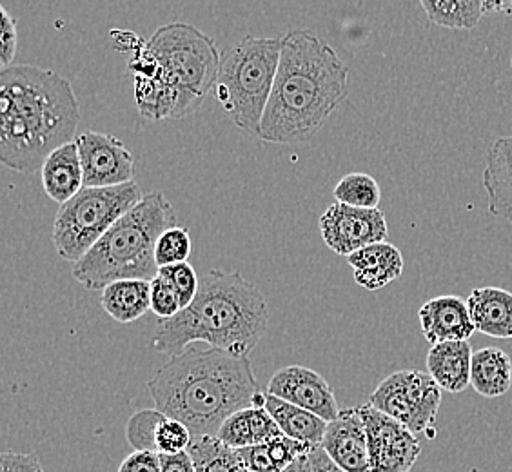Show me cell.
<instances>
[{
    "label": "cell",
    "instance_id": "6da1fadb",
    "mask_svg": "<svg viewBox=\"0 0 512 472\" xmlns=\"http://www.w3.org/2000/svg\"><path fill=\"white\" fill-rule=\"evenodd\" d=\"M148 391L158 411L188 427L193 438L217 436L229 416L246 407H264L247 356L222 349L189 345L171 356L148 382Z\"/></svg>",
    "mask_w": 512,
    "mask_h": 472
},
{
    "label": "cell",
    "instance_id": "7a4b0ae2",
    "mask_svg": "<svg viewBox=\"0 0 512 472\" xmlns=\"http://www.w3.org/2000/svg\"><path fill=\"white\" fill-rule=\"evenodd\" d=\"M349 95V68L311 30L287 31L275 86L258 138L271 144L306 142Z\"/></svg>",
    "mask_w": 512,
    "mask_h": 472
},
{
    "label": "cell",
    "instance_id": "3957f363",
    "mask_svg": "<svg viewBox=\"0 0 512 472\" xmlns=\"http://www.w3.org/2000/svg\"><path fill=\"white\" fill-rule=\"evenodd\" d=\"M80 106L68 79L51 69L15 64L0 71V160L35 173L55 149L73 142Z\"/></svg>",
    "mask_w": 512,
    "mask_h": 472
},
{
    "label": "cell",
    "instance_id": "277c9868",
    "mask_svg": "<svg viewBox=\"0 0 512 472\" xmlns=\"http://www.w3.org/2000/svg\"><path fill=\"white\" fill-rule=\"evenodd\" d=\"M267 327L269 307L262 291L240 273L213 269L202 278L193 304L175 318L158 322L153 347L175 356L204 342L249 358Z\"/></svg>",
    "mask_w": 512,
    "mask_h": 472
},
{
    "label": "cell",
    "instance_id": "5b68a950",
    "mask_svg": "<svg viewBox=\"0 0 512 472\" xmlns=\"http://www.w3.org/2000/svg\"><path fill=\"white\" fill-rule=\"evenodd\" d=\"M177 226V213L160 191H151L120 218L71 269L88 291H104L119 280H148L158 275V238Z\"/></svg>",
    "mask_w": 512,
    "mask_h": 472
},
{
    "label": "cell",
    "instance_id": "8992f818",
    "mask_svg": "<svg viewBox=\"0 0 512 472\" xmlns=\"http://www.w3.org/2000/svg\"><path fill=\"white\" fill-rule=\"evenodd\" d=\"M282 39L246 37L222 53L215 95L238 128L260 135L275 86Z\"/></svg>",
    "mask_w": 512,
    "mask_h": 472
},
{
    "label": "cell",
    "instance_id": "52a82bcc",
    "mask_svg": "<svg viewBox=\"0 0 512 472\" xmlns=\"http://www.w3.org/2000/svg\"><path fill=\"white\" fill-rule=\"evenodd\" d=\"M162 77L180 99V118L197 111L207 93L217 86L220 59L217 42L186 22L158 28L148 40Z\"/></svg>",
    "mask_w": 512,
    "mask_h": 472
},
{
    "label": "cell",
    "instance_id": "ba28073f",
    "mask_svg": "<svg viewBox=\"0 0 512 472\" xmlns=\"http://www.w3.org/2000/svg\"><path fill=\"white\" fill-rule=\"evenodd\" d=\"M144 198L137 182L115 187H84L71 198L53 224V246L73 266L102 236Z\"/></svg>",
    "mask_w": 512,
    "mask_h": 472
},
{
    "label": "cell",
    "instance_id": "9c48e42d",
    "mask_svg": "<svg viewBox=\"0 0 512 472\" xmlns=\"http://www.w3.org/2000/svg\"><path fill=\"white\" fill-rule=\"evenodd\" d=\"M367 404L405 425L411 433L434 438V423L442 405V389L433 376L422 371L389 374Z\"/></svg>",
    "mask_w": 512,
    "mask_h": 472
},
{
    "label": "cell",
    "instance_id": "30bf717a",
    "mask_svg": "<svg viewBox=\"0 0 512 472\" xmlns=\"http://www.w3.org/2000/svg\"><path fill=\"white\" fill-rule=\"evenodd\" d=\"M358 407L367 427L371 472H413L422 453L418 436L371 404Z\"/></svg>",
    "mask_w": 512,
    "mask_h": 472
},
{
    "label": "cell",
    "instance_id": "8fae6325",
    "mask_svg": "<svg viewBox=\"0 0 512 472\" xmlns=\"http://www.w3.org/2000/svg\"><path fill=\"white\" fill-rule=\"evenodd\" d=\"M325 246L336 255L351 256L364 247L387 242V220L382 209L333 204L318 222Z\"/></svg>",
    "mask_w": 512,
    "mask_h": 472
},
{
    "label": "cell",
    "instance_id": "7c38bea8",
    "mask_svg": "<svg viewBox=\"0 0 512 472\" xmlns=\"http://www.w3.org/2000/svg\"><path fill=\"white\" fill-rule=\"evenodd\" d=\"M84 171V187H115L133 182L135 158L120 138L86 131L75 138Z\"/></svg>",
    "mask_w": 512,
    "mask_h": 472
},
{
    "label": "cell",
    "instance_id": "4fadbf2b",
    "mask_svg": "<svg viewBox=\"0 0 512 472\" xmlns=\"http://www.w3.org/2000/svg\"><path fill=\"white\" fill-rule=\"evenodd\" d=\"M267 394L306 409L325 422H333L342 411L324 376L304 365H289L276 371L267 385Z\"/></svg>",
    "mask_w": 512,
    "mask_h": 472
},
{
    "label": "cell",
    "instance_id": "5bb4252c",
    "mask_svg": "<svg viewBox=\"0 0 512 472\" xmlns=\"http://www.w3.org/2000/svg\"><path fill=\"white\" fill-rule=\"evenodd\" d=\"M322 449L342 471L371 472L367 427L360 407L342 409L336 420L327 423Z\"/></svg>",
    "mask_w": 512,
    "mask_h": 472
},
{
    "label": "cell",
    "instance_id": "9a60e30c",
    "mask_svg": "<svg viewBox=\"0 0 512 472\" xmlns=\"http://www.w3.org/2000/svg\"><path fill=\"white\" fill-rule=\"evenodd\" d=\"M418 318L425 340L431 345L469 342L476 331L467 300L460 296H436L420 307Z\"/></svg>",
    "mask_w": 512,
    "mask_h": 472
},
{
    "label": "cell",
    "instance_id": "2e32d148",
    "mask_svg": "<svg viewBox=\"0 0 512 472\" xmlns=\"http://www.w3.org/2000/svg\"><path fill=\"white\" fill-rule=\"evenodd\" d=\"M347 264L353 269L358 286L380 291L402 276L404 256L393 244L380 242L347 256Z\"/></svg>",
    "mask_w": 512,
    "mask_h": 472
},
{
    "label": "cell",
    "instance_id": "e0dca14e",
    "mask_svg": "<svg viewBox=\"0 0 512 472\" xmlns=\"http://www.w3.org/2000/svg\"><path fill=\"white\" fill-rule=\"evenodd\" d=\"M482 182L489 211L512 224V135L494 140L487 153Z\"/></svg>",
    "mask_w": 512,
    "mask_h": 472
},
{
    "label": "cell",
    "instance_id": "ac0fdd59",
    "mask_svg": "<svg viewBox=\"0 0 512 472\" xmlns=\"http://www.w3.org/2000/svg\"><path fill=\"white\" fill-rule=\"evenodd\" d=\"M42 187L46 195L64 206L84 189V171L77 142L55 149L42 166Z\"/></svg>",
    "mask_w": 512,
    "mask_h": 472
},
{
    "label": "cell",
    "instance_id": "d6986e66",
    "mask_svg": "<svg viewBox=\"0 0 512 472\" xmlns=\"http://www.w3.org/2000/svg\"><path fill=\"white\" fill-rule=\"evenodd\" d=\"M469 315L476 331L512 340V293L502 287H478L467 298Z\"/></svg>",
    "mask_w": 512,
    "mask_h": 472
},
{
    "label": "cell",
    "instance_id": "ffe728a7",
    "mask_svg": "<svg viewBox=\"0 0 512 472\" xmlns=\"http://www.w3.org/2000/svg\"><path fill=\"white\" fill-rule=\"evenodd\" d=\"M473 347L469 342H442L429 349L427 371L447 393H463L471 384Z\"/></svg>",
    "mask_w": 512,
    "mask_h": 472
},
{
    "label": "cell",
    "instance_id": "44dd1931",
    "mask_svg": "<svg viewBox=\"0 0 512 472\" xmlns=\"http://www.w3.org/2000/svg\"><path fill=\"white\" fill-rule=\"evenodd\" d=\"M282 436L266 407H246L222 423L217 438L229 449H246Z\"/></svg>",
    "mask_w": 512,
    "mask_h": 472
},
{
    "label": "cell",
    "instance_id": "7402d4cb",
    "mask_svg": "<svg viewBox=\"0 0 512 472\" xmlns=\"http://www.w3.org/2000/svg\"><path fill=\"white\" fill-rule=\"evenodd\" d=\"M471 385L483 398H498L512 385V360L498 347H485L473 354Z\"/></svg>",
    "mask_w": 512,
    "mask_h": 472
},
{
    "label": "cell",
    "instance_id": "603a6c76",
    "mask_svg": "<svg viewBox=\"0 0 512 472\" xmlns=\"http://www.w3.org/2000/svg\"><path fill=\"white\" fill-rule=\"evenodd\" d=\"M100 304L119 324H131L151 309V282L148 280H119L109 284Z\"/></svg>",
    "mask_w": 512,
    "mask_h": 472
},
{
    "label": "cell",
    "instance_id": "cb8c5ba5",
    "mask_svg": "<svg viewBox=\"0 0 512 472\" xmlns=\"http://www.w3.org/2000/svg\"><path fill=\"white\" fill-rule=\"evenodd\" d=\"M267 413L273 416L276 425L284 436H289L298 442L307 443L311 447H320L324 442L327 423L320 416L300 409L293 404H287L280 398L266 394Z\"/></svg>",
    "mask_w": 512,
    "mask_h": 472
},
{
    "label": "cell",
    "instance_id": "d4e9b609",
    "mask_svg": "<svg viewBox=\"0 0 512 472\" xmlns=\"http://www.w3.org/2000/svg\"><path fill=\"white\" fill-rule=\"evenodd\" d=\"M420 4L427 19L449 30H473L487 13L482 0H422Z\"/></svg>",
    "mask_w": 512,
    "mask_h": 472
},
{
    "label": "cell",
    "instance_id": "484cf974",
    "mask_svg": "<svg viewBox=\"0 0 512 472\" xmlns=\"http://www.w3.org/2000/svg\"><path fill=\"white\" fill-rule=\"evenodd\" d=\"M197 472H249L235 449H229L217 436L193 438L189 447Z\"/></svg>",
    "mask_w": 512,
    "mask_h": 472
},
{
    "label": "cell",
    "instance_id": "4316f807",
    "mask_svg": "<svg viewBox=\"0 0 512 472\" xmlns=\"http://www.w3.org/2000/svg\"><path fill=\"white\" fill-rule=\"evenodd\" d=\"M336 202L358 209H380L382 189L375 178L367 173H349L338 184L335 191Z\"/></svg>",
    "mask_w": 512,
    "mask_h": 472
},
{
    "label": "cell",
    "instance_id": "83f0119b",
    "mask_svg": "<svg viewBox=\"0 0 512 472\" xmlns=\"http://www.w3.org/2000/svg\"><path fill=\"white\" fill-rule=\"evenodd\" d=\"M166 420V414L158 409H142L129 418L126 427L128 442L135 451L157 453V433L160 423Z\"/></svg>",
    "mask_w": 512,
    "mask_h": 472
},
{
    "label": "cell",
    "instance_id": "f1b7e54d",
    "mask_svg": "<svg viewBox=\"0 0 512 472\" xmlns=\"http://www.w3.org/2000/svg\"><path fill=\"white\" fill-rule=\"evenodd\" d=\"M191 249H193V244H191L188 227L175 226L164 231L158 238L157 247H155V260H157L158 269L188 262Z\"/></svg>",
    "mask_w": 512,
    "mask_h": 472
},
{
    "label": "cell",
    "instance_id": "f546056e",
    "mask_svg": "<svg viewBox=\"0 0 512 472\" xmlns=\"http://www.w3.org/2000/svg\"><path fill=\"white\" fill-rule=\"evenodd\" d=\"M158 276L164 278L169 286L173 287V291L180 298L182 309H186L193 304V300L197 298L198 289H200V280H198L195 267L189 262L184 264H175V266L160 267Z\"/></svg>",
    "mask_w": 512,
    "mask_h": 472
},
{
    "label": "cell",
    "instance_id": "4dcf8cb0",
    "mask_svg": "<svg viewBox=\"0 0 512 472\" xmlns=\"http://www.w3.org/2000/svg\"><path fill=\"white\" fill-rule=\"evenodd\" d=\"M193 443V434L188 427L175 418H168L160 423L157 433L158 454H180L189 451Z\"/></svg>",
    "mask_w": 512,
    "mask_h": 472
},
{
    "label": "cell",
    "instance_id": "1f68e13d",
    "mask_svg": "<svg viewBox=\"0 0 512 472\" xmlns=\"http://www.w3.org/2000/svg\"><path fill=\"white\" fill-rule=\"evenodd\" d=\"M151 311L160 318V320H169L182 311V304L173 287L160 276H155L151 280Z\"/></svg>",
    "mask_w": 512,
    "mask_h": 472
},
{
    "label": "cell",
    "instance_id": "d6a6232c",
    "mask_svg": "<svg viewBox=\"0 0 512 472\" xmlns=\"http://www.w3.org/2000/svg\"><path fill=\"white\" fill-rule=\"evenodd\" d=\"M17 53V20L0 6V68H11Z\"/></svg>",
    "mask_w": 512,
    "mask_h": 472
},
{
    "label": "cell",
    "instance_id": "836d02e7",
    "mask_svg": "<svg viewBox=\"0 0 512 472\" xmlns=\"http://www.w3.org/2000/svg\"><path fill=\"white\" fill-rule=\"evenodd\" d=\"M0 472H44L35 454L4 451L0 456Z\"/></svg>",
    "mask_w": 512,
    "mask_h": 472
},
{
    "label": "cell",
    "instance_id": "e575fe53",
    "mask_svg": "<svg viewBox=\"0 0 512 472\" xmlns=\"http://www.w3.org/2000/svg\"><path fill=\"white\" fill-rule=\"evenodd\" d=\"M119 472H162L160 456L151 451H133L120 463Z\"/></svg>",
    "mask_w": 512,
    "mask_h": 472
},
{
    "label": "cell",
    "instance_id": "d590c367",
    "mask_svg": "<svg viewBox=\"0 0 512 472\" xmlns=\"http://www.w3.org/2000/svg\"><path fill=\"white\" fill-rule=\"evenodd\" d=\"M160 456V469L162 472H197L193 456L186 453L158 454Z\"/></svg>",
    "mask_w": 512,
    "mask_h": 472
},
{
    "label": "cell",
    "instance_id": "8d00e7d4",
    "mask_svg": "<svg viewBox=\"0 0 512 472\" xmlns=\"http://www.w3.org/2000/svg\"><path fill=\"white\" fill-rule=\"evenodd\" d=\"M304 465H306L307 472H345L327 456L322 445L315 447L311 453L307 454L304 458Z\"/></svg>",
    "mask_w": 512,
    "mask_h": 472
},
{
    "label": "cell",
    "instance_id": "74e56055",
    "mask_svg": "<svg viewBox=\"0 0 512 472\" xmlns=\"http://www.w3.org/2000/svg\"><path fill=\"white\" fill-rule=\"evenodd\" d=\"M306 458V456H304ZM304 458L302 460H298V462L293 463L289 469H286L284 472H307L306 465H304Z\"/></svg>",
    "mask_w": 512,
    "mask_h": 472
},
{
    "label": "cell",
    "instance_id": "f35d334b",
    "mask_svg": "<svg viewBox=\"0 0 512 472\" xmlns=\"http://www.w3.org/2000/svg\"><path fill=\"white\" fill-rule=\"evenodd\" d=\"M511 69H512V55H511Z\"/></svg>",
    "mask_w": 512,
    "mask_h": 472
}]
</instances>
